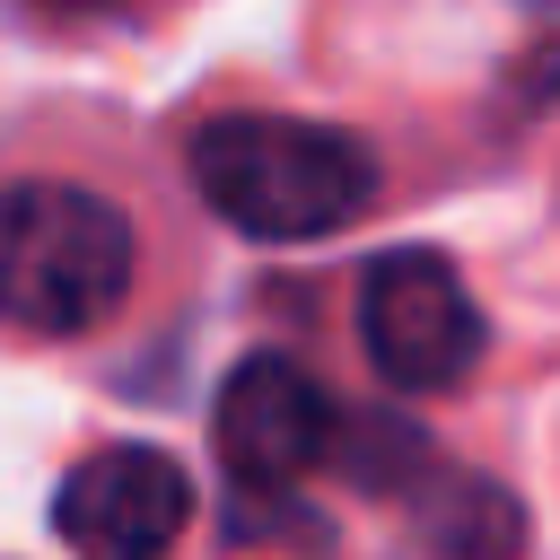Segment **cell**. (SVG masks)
<instances>
[{
	"instance_id": "6da1fadb",
	"label": "cell",
	"mask_w": 560,
	"mask_h": 560,
	"mask_svg": "<svg viewBox=\"0 0 560 560\" xmlns=\"http://www.w3.org/2000/svg\"><path fill=\"white\" fill-rule=\"evenodd\" d=\"M192 192L254 245H315L376 201V149L306 114H210L192 131Z\"/></svg>"
},
{
	"instance_id": "7a4b0ae2",
	"label": "cell",
	"mask_w": 560,
	"mask_h": 560,
	"mask_svg": "<svg viewBox=\"0 0 560 560\" xmlns=\"http://www.w3.org/2000/svg\"><path fill=\"white\" fill-rule=\"evenodd\" d=\"M131 219L61 175L0 184V324L35 341H79L131 298Z\"/></svg>"
},
{
	"instance_id": "3957f363",
	"label": "cell",
	"mask_w": 560,
	"mask_h": 560,
	"mask_svg": "<svg viewBox=\"0 0 560 560\" xmlns=\"http://www.w3.org/2000/svg\"><path fill=\"white\" fill-rule=\"evenodd\" d=\"M359 341L394 394H455L481 368L490 324H481V306L446 254L394 245L359 271Z\"/></svg>"
},
{
	"instance_id": "277c9868",
	"label": "cell",
	"mask_w": 560,
	"mask_h": 560,
	"mask_svg": "<svg viewBox=\"0 0 560 560\" xmlns=\"http://www.w3.org/2000/svg\"><path fill=\"white\" fill-rule=\"evenodd\" d=\"M192 525V472L166 446H96L52 490V534L70 560H166Z\"/></svg>"
},
{
	"instance_id": "5b68a950",
	"label": "cell",
	"mask_w": 560,
	"mask_h": 560,
	"mask_svg": "<svg viewBox=\"0 0 560 560\" xmlns=\"http://www.w3.org/2000/svg\"><path fill=\"white\" fill-rule=\"evenodd\" d=\"M210 438H219V464H228L245 490H280V481L315 472V464L341 446V402H332V385L306 376L298 359L254 350V359L228 368L219 411H210Z\"/></svg>"
},
{
	"instance_id": "8992f818",
	"label": "cell",
	"mask_w": 560,
	"mask_h": 560,
	"mask_svg": "<svg viewBox=\"0 0 560 560\" xmlns=\"http://www.w3.org/2000/svg\"><path fill=\"white\" fill-rule=\"evenodd\" d=\"M420 534H429L446 560H516L525 516H516V499H508L499 481L455 472L446 490H420Z\"/></svg>"
},
{
	"instance_id": "52a82bcc",
	"label": "cell",
	"mask_w": 560,
	"mask_h": 560,
	"mask_svg": "<svg viewBox=\"0 0 560 560\" xmlns=\"http://www.w3.org/2000/svg\"><path fill=\"white\" fill-rule=\"evenodd\" d=\"M52 18H105V9H122V0H44Z\"/></svg>"
}]
</instances>
